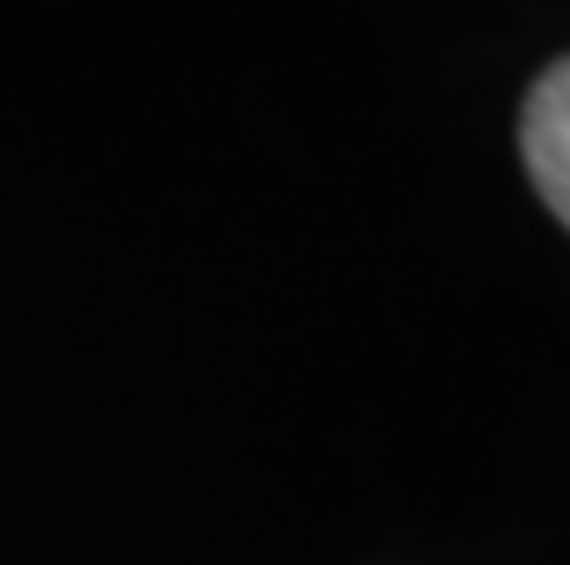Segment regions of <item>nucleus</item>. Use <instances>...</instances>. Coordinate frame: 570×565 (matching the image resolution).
I'll return each instance as SVG.
<instances>
[{"mask_svg": "<svg viewBox=\"0 0 570 565\" xmlns=\"http://www.w3.org/2000/svg\"><path fill=\"white\" fill-rule=\"evenodd\" d=\"M519 145H524V168H530L535 191H542V203L570 225V58H559L530 87Z\"/></svg>", "mask_w": 570, "mask_h": 565, "instance_id": "f257e3e1", "label": "nucleus"}]
</instances>
